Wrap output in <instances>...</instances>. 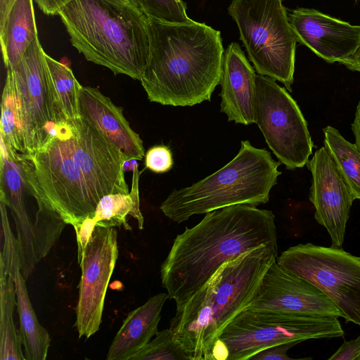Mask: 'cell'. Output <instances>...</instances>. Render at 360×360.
<instances>
[{
    "label": "cell",
    "instance_id": "ba28073f",
    "mask_svg": "<svg viewBox=\"0 0 360 360\" xmlns=\"http://www.w3.org/2000/svg\"><path fill=\"white\" fill-rule=\"evenodd\" d=\"M343 335L337 317L245 309L219 336L213 347L212 360H249L259 351L274 345Z\"/></svg>",
    "mask_w": 360,
    "mask_h": 360
},
{
    "label": "cell",
    "instance_id": "d4e9b609",
    "mask_svg": "<svg viewBox=\"0 0 360 360\" xmlns=\"http://www.w3.org/2000/svg\"><path fill=\"white\" fill-rule=\"evenodd\" d=\"M5 82L1 104V141L9 150L25 153L22 116L15 81L11 68H7Z\"/></svg>",
    "mask_w": 360,
    "mask_h": 360
},
{
    "label": "cell",
    "instance_id": "9a60e30c",
    "mask_svg": "<svg viewBox=\"0 0 360 360\" xmlns=\"http://www.w3.org/2000/svg\"><path fill=\"white\" fill-rule=\"evenodd\" d=\"M307 166L311 174L309 199L315 209L314 218L329 233L331 247L340 248L355 199L324 146L316 150Z\"/></svg>",
    "mask_w": 360,
    "mask_h": 360
},
{
    "label": "cell",
    "instance_id": "7402d4cb",
    "mask_svg": "<svg viewBox=\"0 0 360 360\" xmlns=\"http://www.w3.org/2000/svg\"><path fill=\"white\" fill-rule=\"evenodd\" d=\"M34 0H15L4 26L0 43L5 67L13 68L38 38Z\"/></svg>",
    "mask_w": 360,
    "mask_h": 360
},
{
    "label": "cell",
    "instance_id": "4fadbf2b",
    "mask_svg": "<svg viewBox=\"0 0 360 360\" xmlns=\"http://www.w3.org/2000/svg\"><path fill=\"white\" fill-rule=\"evenodd\" d=\"M311 316L342 317V311L317 287L274 262L247 308Z\"/></svg>",
    "mask_w": 360,
    "mask_h": 360
},
{
    "label": "cell",
    "instance_id": "e0dca14e",
    "mask_svg": "<svg viewBox=\"0 0 360 360\" xmlns=\"http://www.w3.org/2000/svg\"><path fill=\"white\" fill-rule=\"evenodd\" d=\"M256 75L239 44L231 43L224 50L220 81V111L229 122L255 123Z\"/></svg>",
    "mask_w": 360,
    "mask_h": 360
},
{
    "label": "cell",
    "instance_id": "83f0119b",
    "mask_svg": "<svg viewBox=\"0 0 360 360\" xmlns=\"http://www.w3.org/2000/svg\"><path fill=\"white\" fill-rule=\"evenodd\" d=\"M131 2L147 17L172 22L191 20L183 0H131Z\"/></svg>",
    "mask_w": 360,
    "mask_h": 360
},
{
    "label": "cell",
    "instance_id": "74e56055",
    "mask_svg": "<svg viewBox=\"0 0 360 360\" xmlns=\"http://www.w3.org/2000/svg\"><path fill=\"white\" fill-rule=\"evenodd\" d=\"M358 1H360V0H358Z\"/></svg>",
    "mask_w": 360,
    "mask_h": 360
},
{
    "label": "cell",
    "instance_id": "8992f818",
    "mask_svg": "<svg viewBox=\"0 0 360 360\" xmlns=\"http://www.w3.org/2000/svg\"><path fill=\"white\" fill-rule=\"evenodd\" d=\"M280 161L265 148L242 141L237 155L226 165L190 186L174 189L160 209L180 224L196 214L239 205L266 204L281 174Z\"/></svg>",
    "mask_w": 360,
    "mask_h": 360
},
{
    "label": "cell",
    "instance_id": "f1b7e54d",
    "mask_svg": "<svg viewBox=\"0 0 360 360\" xmlns=\"http://www.w3.org/2000/svg\"><path fill=\"white\" fill-rule=\"evenodd\" d=\"M173 164L172 151L165 145L154 146L146 153V167L155 173L167 172L172 168Z\"/></svg>",
    "mask_w": 360,
    "mask_h": 360
},
{
    "label": "cell",
    "instance_id": "484cf974",
    "mask_svg": "<svg viewBox=\"0 0 360 360\" xmlns=\"http://www.w3.org/2000/svg\"><path fill=\"white\" fill-rule=\"evenodd\" d=\"M45 59L53 84L55 101L60 114L67 121L80 118L79 93L82 85L68 66L53 59L46 53Z\"/></svg>",
    "mask_w": 360,
    "mask_h": 360
},
{
    "label": "cell",
    "instance_id": "3957f363",
    "mask_svg": "<svg viewBox=\"0 0 360 360\" xmlns=\"http://www.w3.org/2000/svg\"><path fill=\"white\" fill-rule=\"evenodd\" d=\"M147 18L150 55L140 82L148 100L172 106L210 101L221 77L220 32L191 19L172 22Z\"/></svg>",
    "mask_w": 360,
    "mask_h": 360
},
{
    "label": "cell",
    "instance_id": "f546056e",
    "mask_svg": "<svg viewBox=\"0 0 360 360\" xmlns=\"http://www.w3.org/2000/svg\"><path fill=\"white\" fill-rule=\"evenodd\" d=\"M299 342H291L279 344L265 348L252 356L249 360H292L287 352Z\"/></svg>",
    "mask_w": 360,
    "mask_h": 360
},
{
    "label": "cell",
    "instance_id": "603a6c76",
    "mask_svg": "<svg viewBox=\"0 0 360 360\" xmlns=\"http://www.w3.org/2000/svg\"><path fill=\"white\" fill-rule=\"evenodd\" d=\"M16 303L13 276L0 267V360H25L13 318Z\"/></svg>",
    "mask_w": 360,
    "mask_h": 360
},
{
    "label": "cell",
    "instance_id": "836d02e7",
    "mask_svg": "<svg viewBox=\"0 0 360 360\" xmlns=\"http://www.w3.org/2000/svg\"><path fill=\"white\" fill-rule=\"evenodd\" d=\"M352 130L355 138V144L360 150V101L356 108Z\"/></svg>",
    "mask_w": 360,
    "mask_h": 360
},
{
    "label": "cell",
    "instance_id": "44dd1931",
    "mask_svg": "<svg viewBox=\"0 0 360 360\" xmlns=\"http://www.w3.org/2000/svg\"><path fill=\"white\" fill-rule=\"evenodd\" d=\"M139 171L137 164H133L131 188L129 194H109L99 201L94 217L87 218L81 226L75 229L77 244L84 245L88 241L96 226L115 227L123 226L131 230L127 221V216L134 217L139 229L143 228V217L140 210L139 195Z\"/></svg>",
    "mask_w": 360,
    "mask_h": 360
},
{
    "label": "cell",
    "instance_id": "5b68a950",
    "mask_svg": "<svg viewBox=\"0 0 360 360\" xmlns=\"http://www.w3.org/2000/svg\"><path fill=\"white\" fill-rule=\"evenodd\" d=\"M58 15L72 45L115 75L141 80L150 55L147 16L131 2L72 0Z\"/></svg>",
    "mask_w": 360,
    "mask_h": 360
},
{
    "label": "cell",
    "instance_id": "4316f807",
    "mask_svg": "<svg viewBox=\"0 0 360 360\" xmlns=\"http://www.w3.org/2000/svg\"><path fill=\"white\" fill-rule=\"evenodd\" d=\"M131 360H191L175 342L169 328L158 333Z\"/></svg>",
    "mask_w": 360,
    "mask_h": 360
},
{
    "label": "cell",
    "instance_id": "d6986e66",
    "mask_svg": "<svg viewBox=\"0 0 360 360\" xmlns=\"http://www.w3.org/2000/svg\"><path fill=\"white\" fill-rule=\"evenodd\" d=\"M0 267L11 273L15 284L16 306L20 319L19 333L25 360H45L51 343L46 329L39 322L29 298L22 276L17 240L8 238L1 245Z\"/></svg>",
    "mask_w": 360,
    "mask_h": 360
},
{
    "label": "cell",
    "instance_id": "1f68e13d",
    "mask_svg": "<svg viewBox=\"0 0 360 360\" xmlns=\"http://www.w3.org/2000/svg\"><path fill=\"white\" fill-rule=\"evenodd\" d=\"M72 0H34L46 15H58L60 9Z\"/></svg>",
    "mask_w": 360,
    "mask_h": 360
},
{
    "label": "cell",
    "instance_id": "ac0fdd59",
    "mask_svg": "<svg viewBox=\"0 0 360 360\" xmlns=\"http://www.w3.org/2000/svg\"><path fill=\"white\" fill-rule=\"evenodd\" d=\"M81 117L98 129L116 146L127 160H141L145 155L143 141L130 127L123 109L98 89L82 86L79 93Z\"/></svg>",
    "mask_w": 360,
    "mask_h": 360
},
{
    "label": "cell",
    "instance_id": "e575fe53",
    "mask_svg": "<svg viewBox=\"0 0 360 360\" xmlns=\"http://www.w3.org/2000/svg\"><path fill=\"white\" fill-rule=\"evenodd\" d=\"M15 0H0V28H1L8 15Z\"/></svg>",
    "mask_w": 360,
    "mask_h": 360
},
{
    "label": "cell",
    "instance_id": "7c38bea8",
    "mask_svg": "<svg viewBox=\"0 0 360 360\" xmlns=\"http://www.w3.org/2000/svg\"><path fill=\"white\" fill-rule=\"evenodd\" d=\"M118 255L116 229L96 226L78 256L82 276L75 326L79 338H89L100 328L106 290Z\"/></svg>",
    "mask_w": 360,
    "mask_h": 360
},
{
    "label": "cell",
    "instance_id": "2e32d148",
    "mask_svg": "<svg viewBox=\"0 0 360 360\" xmlns=\"http://www.w3.org/2000/svg\"><path fill=\"white\" fill-rule=\"evenodd\" d=\"M297 41L329 63H341L360 43V25L318 10L297 8L288 15Z\"/></svg>",
    "mask_w": 360,
    "mask_h": 360
},
{
    "label": "cell",
    "instance_id": "d6a6232c",
    "mask_svg": "<svg viewBox=\"0 0 360 360\" xmlns=\"http://www.w3.org/2000/svg\"><path fill=\"white\" fill-rule=\"evenodd\" d=\"M340 63L352 71L360 72V43L354 52Z\"/></svg>",
    "mask_w": 360,
    "mask_h": 360
},
{
    "label": "cell",
    "instance_id": "d590c367",
    "mask_svg": "<svg viewBox=\"0 0 360 360\" xmlns=\"http://www.w3.org/2000/svg\"><path fill=\"white\" fill-rule=\"evenodd\" d=\"M356 360H360V352H359V354L358 356L356 357Z\"/></svg>",
    "mask_w": 360,
    "mask_h": 360
},
{
    "label": "cell",
    "instance_id": "cb8c5ba5",
    "mask_svg": "<svg viewBox=\"0 0 360 360\" xmlns=\"http://www.w3.org/2000/svg\"><path fill=\"white\" fill-rule=\"evenodd\" d=\"M323 146L328 150L354 198L360 200V150L332 126L323 129Z\"/></svg>",
    "mask_w": 360,
    "mask_h": 360
},
{
    "label": "cell",
    "instance_id": "277c9868",
    "mask_svg": "<svg viewBox=\"0 0 360 360\" xmlns=\"http://www.w3.org/2000/svg\"><path fill=\"white\" fill-rule=\"evenodd\" d=\"M278 247L262 245L223 264L195 293L176 307L169 329L191 360H212L219 336L252 302L276 261Z\"/></svg>",
    "mask_w": 360,
    "mask_h": 360
},
{
    "label": "cell",
    "instance_id": "9c48e42d",
    "mask_svg": "<svg viewBox=\"0 0 360 360\" xmlns=\"http://www.w3.org/2000/svg\"><path fill=\"white\" fill-rule=\"evenodd\" d=\"M286 271L314 284L360 327V257L343 249L311 243L290 247L277 257Z\"/></svg>",
    "mask_w": 360,
    "mask_h": 360
},
{
    "label": "cell",
    "instance_id": "6da1fadb",
    "mask_svg": "<svg viewBox=\"0 0 360 360\" xmlns=\"http://www.w3.org/2000/svg\"><path fill=\"white\" fill-rule=\"evenodd\" d=\"M12 158L38 205L75 229L94 217L103 197L130 192L126 157L82 117L58 124L39 148Z\"/></svg>",
    "mask_w": 360,
    "mask_h": 360
},
{
    "label": "cell",
    "instance_id": "5bb4252c",
    "mask_svg": "<svg viewBox=\"0 0 360 360\" xmlns=\"http://www.w3.org/2000/svg\"><path fill=\"white\" fill-rule=\"evenodd\" d=\"M0 201L11 210L15 229L20 271L27 281L53 245L31 217L25 202L27 191L18 162L1 145Z\"/></svg>",
    "mask_w": 360,
    "mask_h": 360
},
{
    "label": "cell",
    "instance_id": "4dcf8cb0",
    "mask_svg": "<svg viewBox=\"0 0 360 360\" xmlns=\"http://www.w3.org/2000/svg\"><path fill=\"white\" fill-rule=\"evenodd\" d=\"M360 352V335L356 339L345 341L329 360H354Z\"/></svg>",
    "mask_w": 360,
    "mask_h": 360
},
{
    "label": "cell",
    "instance_id": "30bf717a",
    "mask_svg": "<svg viewBox=\"0 0 360 360\" xmlns=\"http://www.w3.org/2000/svg\"><path fill=\"white\" fill-rule=\"evenodd\" d=\"M255 123L286 169L307 165L314 143L298 104L285 88L261 75H256Z\"/></svg>",
    "mask_w": 360,
    "mask_h": 360
},
{
    "label": "cell",
    "instance_id": "8fae6325",
    "mask_svg": "<svg viewBox=\"0 0 360 360\" xmlns=\"http://www.w3.org/2000/svg\"><path fill=\"white\" fill-rule=\"evenodd\" d=\"M12 69L20 103L25 153L39 148L56 125L65 120L60 114L39 37Z\"/></svg>",
    "mask_w": 360,
    "mask_h": 360
},
{
    "label": "cell",
    "instance_id": "52a82bcc",
    "mask_svg": "<svg viewBox=\"0 0 360 360\" xmlns=\"http://www.w3.org/2000/svg\"><path fill=\"white\" fill-rule=\"evenodd\" d=\"M228 13L258 75L292 92L297 41L282 0H232Z\"/></svg>",
    "mask_w": 360,
    "mask_h": 360
},
{
    "label": "cell",
    "instance_id": "8d00e7d4",
    "mask_svg": "<svg viewBox=\"0 0 360 360\" xmlns=\"http://www.w3.org/2000/svg\"><path fill=\"white\" fill-rule=\"evenodd\" d=\"M119 1H125V2H131V0H119Z\"/></svg>",
    "mask_w": 360,
    "mask_h": 360
},
{
    "label": "cell",
    "instance_id": "ffe728a7",
    "mask_svg": "<svg viewBox=\"0 0 360 360\" xmlns=\"http://www.w3.org/2000/svg\"><path fill=\"white\" fill-rule=\"evenodd\" d=\"M168 298L167 292L158 293L128 314L111 343L107 360H131L152 340L158 332L161 312Z\"/></svg>",
    "mask_w": 360,
    "mask_h": 360
},
{
    "label": "cell",
    "instance_id": "7a4b0ae2",
    "mask_svg": "<svg viewBox=\"0 0 360 360\" xmlns=\"http://www.w3.org/2000/svg\"><path fill=\"white\" fill-rule=\"evenodd\" d=\"M262 245L278 247L271 210L239 204L207 212L176 236L160 268L162 285L180 307L223 264Z\"/></svg>",
    "mask_w": 360,
    "mask_h": 360
}]
</instances>
